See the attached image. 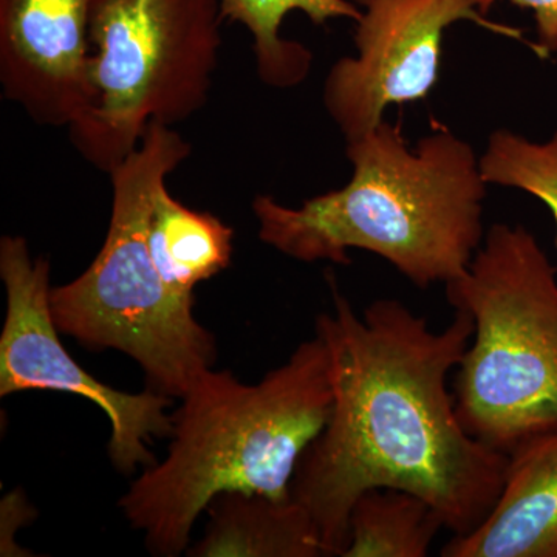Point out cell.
<instances>
[{
	"instance_id": "ba28073f",
	"label": "cell",
	"mask_w": 557,
	"mask_h": 557,
	"mask_svg": "<svg viewBox=\"0 0 557 557\" xmlns=\"http://www.w3.org/2000/svg\"><path fill=\"white\" fill-rule=\"evenodd\" d=\"M357 57L333 64L322 101L346 141L375 131L392 104L426 100L440 78L443 39L450 25L471 21L498 35L523 40L522 32L480 13V0H351Z\"/></svg>"
},
{
	"instance_id": "3957f363",
	"label": "cell",
	"mask_w": 557,
	"mask_h": 557,
	"mask_svg": "<svg viewBox=\"0 0 557 557\" xmlns=\"http://www.w3.org/2000/svg\"><path fill=\"white\" fill-rule=\"evenodd\" d=\"M172 413L168 456L146 468L120 498L150 555L188 552L190 533L222 493L289 498L300 457L327 424L330 358L314 335L258 384L207 370Z\"/></svg>"
},
{
	"instance_id": "5bb4252c",
	"label": "cell",
	"mask_w": 557,
	"mask_h": 557,
	"mask_svg": "<svg viewBox=\"0 0 557 557\" xmlns=\"http://www.w3.org/2000/svg\"><path fill=\"white\" fill-rule=\"evenodd\" d=\"M442 530L443 519L424 498L395 487H373L351 508L343 557H424Z\"/></svg>"
},
{
	"instance_id": "5b68a950",
	"label": "cell",
	"mask_w": 557,
	"mask_h": 557,
	"mask_svg": "<svg viewBox=\"0 0 557 557\" xmlns=\"http://www.w3.org/2000/svg\"><path fill=\"white\" fill-rule=\"evenodd\" d=\"M446 298L474 321L453 383L468 434L504 456L557 434V276L536 236L494 223Z\"/></svg>"
},
{
	"instance_id": "2e32d148",
	"label": "cell",
	"mask_w": 557,
	"mask_h": 557,
	"mask_svg": "<svg viewBox=\"0 0 557 557\" xmlns=\"http://www.w3.org/2000/svg\"><path fill=\"white\" fill-rule=\"evenodd\" d=\"M500 0H480L479 10L482 14L493 9ZM519 9L533 11L536 22L537 46L542 57L547 58L549 53L557 54V0H508Z\"/></svg>"
},
{
	"instance_id": "8992f818",
	"label": "cell",
	"mask_w": 557,
	"mask_h": 557,
	"mask_svg": "<svg viewBox=\"0 0 557 557\" xmlns=\"http://www.w3.org/2000/svg\"><path fill=\"white\" fill-rule=\"evenodd\" d=\"M220 0H104L91 24V106L69 127L81 157L112 172L150 123L207 106L222 47Z\"/></svg>"
},
{
	"instance_id": "4fadbf2b",
	"label": "cell",
	"mask_w": 557,
	"mask_h": 557,
	"mask_svg": "<svg viewBox=\"0 0 557 557\" xmlns=\"http://www.w3.org/2000/svg\"><path fill=\"white\" fill-rule=\"evenodd\" d=\"M220 5L225 20L244 25L251 35L260 81L281 90L304 83L313 61L306 46L281 35L292 11H300L321 27L333 20H361V10L351 0H220Z\"/></svg>"
},
{
	"instance_id": "6da1fadb",
	"label": "cell",
	"mask_w": 557,
	"mask_h": 557,
	"mask_svg": "<svg viewBox=\"0 0 557 557\" xmlns=\"http://www.w3.org/2000/svg\"><path fill=\"white\" fill-rule=\"evenodd\" d=\"M333 309L314 319L332 375V412L300 457L289 496L309 511L325 557H343L358 497L373 487L409 491L437 509L453 536L490 515L508 456L471 437L449 376L474 333L468 313L435 330L398 299L361 313L329 277Z\"/></svg>"
},
{
	"instance_id": "7a4b0ae2",
	"label": "cell",
	"mask_w": 557,
	"mask_h": 557,
	"mask_svg": "<svg viewBox=\"0 0 557 557\" xmlns=\"http://www.w3.org/2000/svg\"><path fill=\"white\" fill-rule=\"evenodd\" d=\"M346 152L354 174L343 188L296 208L252 200L260 240L306 263L350 265L348 249H362L421 289L460 277L486 234L487 183L472 146L443 127L410 149L383 121Z\"/></svg>"
},
{
	"instance_id": "277c9868",
	"label": "cell",
	"mask_w": 557,
	"mask_h": 557,
	"mask_svg": "<svg viewBox=\"0 0 557 557\" xmlns=\"http://www.w3.org/2000/svg\"><path fill=\"white\" fill-rule=\"evenodd\" d=\"M190 152L174 127L150 123L138 148L109 174L112 214L100 252L81 276L50 293L58 332L90 350L127 355L149 388L178 399L214 368L218 344L194 317L196 302L164 284L149 225L157 194Z\"/></svg>"
},
{
	"instance_id": "52a82bcc",
	"label": "cell",
	"mask_w": 557,
	"mask_h": 557,
	"mask_svg": "<svg viewBox=\"0 0 557 557\" xmlns=\"http://www.w3.org/2000/svg\"><path fill=\"white\" fill-rule=\"evenodd\" d=\"M0 277L7 292V314L0 335V397L25 391L78 395L108 416L112 435L109 456L123 474L157 463L149 445L170 438L172 399L148 388L139 394L116 391L90 375L65 350L50 309L49 259L32 258L27 240H0Z\"/></svg>"
},
{
	"instance_id": "9c48e42d",
	"label": "cell",
	"mask_w": 557,
	"mask_h": 557,
	"mask_svg": "<svg viewBox=\"0 0 557 557\" xmlns=\"http://www.w3.org/2000/svg\"><path fill=\"white\" fill-rule=\"evenodd\" d=\"M104 0H0V84L40 126L72 127L91 106V24Z\"/></svg>"
},
{
	"instance_id": "9a60e30c",
	"label": "cell",
	"mask_w": 557,
	"mask_h": 557,
	"mask_svg": "<svg viewBox=\"0 0 557 557\" xmlns=\"http://www.w3.org/2000/svg\"><path fill=\"white\" fill-rule=\"evenodd\" d=\"M487 185L531 194L552 212L557 244V131L547 141H531L508 129L491 134L480 157Z\"/></svg>"
},
{
	"instance_id": "30bf717a",
	"label": "cell",
	"mask_w": 557,
	"mask_h": 557,
	"mask_svg": "<svg viewBox=\"0 0 557 557\" xmlns=\"http://www.w3.org/2000/svg\"><path fill=\"white\" fill-rule=\"evenodd\" d=\"M443 557H557V434L508 456L500 496L478 528L453 536Z\"/></svg>"
},
{
	"instance_id": "8fae6325",
	"label": "cell",
	"mask_w": 557,
	"mask_h": 557,
	"mask_svg": "<svg viewBox=\"0 0 557 557\" xmlns=\"http://www.w3.org/2000/svg\"><path fill=\"white\" fill-rule=\"evenodd\" d=\"M190 557H325L313 519L295 498L222 493Z\"/></svg>"
},
{
	"instance_id": "7c38bea8",
	"label": "cell",
	"mask_w": 557,
	"mask_h": 557,
	"mask_svg": "<svg viewBox=\"0 0 557 557\" xmlns=\"http://www.w3.org/2000/svg\"><path fill=\"white\" fill-rule=\"evenodd\" d=\"M149 247L164 284L196 302L197 285L231 265L234 230L211 212L185 207L164 185L150 215Z\"/></svg>"
}]
</instances>
